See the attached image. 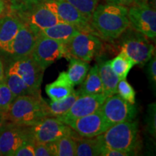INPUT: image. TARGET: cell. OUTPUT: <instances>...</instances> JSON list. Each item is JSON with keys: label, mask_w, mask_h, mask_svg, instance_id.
<instances>
[{"label": "cell", "mask_w": 156, "mask_h": 156, "mask_svg": "<svg viewBox=\"0 0 156 156\" xmlns=\"http://www.w3.org/2000/svg\"><path fill=\"white\" fill-rule=\"evenodd\" d=\"M128 8L125 6L106 3L97 5L90 20L98 37L112 41L122 36L130 26Z\"/></svg>", "instance_id": "1"}, {"label": "cell", "mask_w": 156, "mask_h": 156, "mask_svg": "<svg viewBox=\"0 0 156 156\" xmlns=\"http://www.w3.org/2000/svg\"><path fill=\"white\" fill-rule=\"evenodd\" d=\"M11 12L23 23L38 33L58 23H63L44 5L42 0H19L11 4Z\"/></svg>", "instance_id": "2"}, {"label": "cell", "mask_w": 156, "mask_h": 156, "mask_svg": "<svg viewBox=\"0 0 156 156\" xmlns=\"http://www.w3.org/2000/svg\"><path fill=\"white\" fill-rule=\"evenodd\" d=\"M45 106L41 95H21L15 98L4 116L9 122L32 126L46 116Z\"/></svg>", "instance_id": "3"}, {"label": "cell", "mask_w": 156, "mask_h": 156, "mask_svg": "<svg viewBox=\"0 0 156 156\" xmlns=\"http://www.w3.org/2000/svg\"><path fill=\"white\" fill-rule=\"evenodd\" d=\"M97 136L105 145L134 155L139 145L138 122L132 120L116 124Z\"/></svg>", "instance_id": "4"}, {"label": "cell", "mask_w": 156, "mask_h": 156, "mask_svg": "<svg viewBox=\"0 0 156 156\" xmlns=\"http://www.w3.org/2000/svg\"><path fill=\"white\" fill-rule=\"evenodd\" d=\"M67 58L75 57L90 62L102 48L98 37L85 32H80L64 44Z\"/></svg>", "instance_id": "5"}, {"label": "cell", "mask_w": 156, "mask_h": 156, "mask_svg": "<svg viewBox=\"0 0 156 156\" xmlns=\"http://www.w3.org/2000/svg\"><path fill=\"white\" fill-rule=\"evenodd\" d=\"M129 24L134 30L150 38L156 36L155 9L147 2H134L128 9Z\"/></svg>", "instance_id": "6"}, {"label": "cell", "mask_w": 156, "mask_h": 156, "mask_svg": "<svg viewBox=\"0 0 156 156\" xmlns=\"http://www.w3.org/2000/svg\"><path fill=\"white\" fill-rule=\"evenodd\" d=\"M99 111L110 126L121 122L134 120L137 114L134 104L124 101L117 94L107 97Z\"/></svg>", "instance_id": "7"}, {"label": "cell", "mask_w": 156, "mask_h": 156, "mask_svg": "<svg viewBox=\"0 0 156 156\" xmlns=\"http://www.w3.org/2000/svg\"><path fill=\"white\" fill-rule=\"evenodd\" d=\"M34 141L30 126L7 122L0 131V151L2 155L13 156L15 151L28 142Z\"/></svg>", "instance_id": "8"}, {"label": "cell", "mask_w": 156, "mask_h": 156, "mask_svg": "<svg viewBox=\"0 0 156 156\" xmlns=\"http://www.w3.org/2000/svg\"><path fill=\"white\" fill-rule=\"evenodd\" d=\"M31 56L43 69L62 57L67 58L64 44L38 34Z\"/></svg>", "instance_id": "9"}, {"label": "cell", "mask_w": 156, "mask_h": 156, "mask_svg": "<svg viewBox=\"0 0 156 156\" xmlns=\"http://www.w3.org/2000/svg\"><path fill=\"white\" fill-rule=\"evenodd\" d=\"M30 131L36 144L51 143L62 136L73 133L69 126L54 116H46L39 120L30 126Z\"/></svg>", "instance_id": "10"}, {"label": "cell", "mask_w": 156, "mask_h": 156, "mask_svg": "<svg viewBox=\"0 0 156 156\" xmlns=\"http://www.w3.org/2000/svg\"><path fill=\"white\" fill-rule=\"evenodd\" d=\"M42 2L62 22L75 25L82 32L89 33L97 36L90 20L67 2L64 0H42Z\"/></svg>", "instance_id": "11"}, {"label": "cell", "mask_w": 156, "mask_h": 156, "mask_svg": "<svg viewBox=\"0 0 156 156\" xmlns=\"http://www.w3.org/2000/svg\"><path fill=\"white\" fill-rule=\"evenodd\" d=\"M134 65H144L153 55L154 46L146 36L136 31L127 35L122 43V51Z\"/></svg>", "instance_id": "12"}, {"label": "cell", "mask_w": 156, "mask_h": 156, "mask_svg": "<svg viewBox=\"0 0 156 156\" xmlns=\"http://www.w3.org/2000/svg\"><path fill=\"white\" fill-rule=\"evenodd\" d=\"M9 69L18 74L33 91L40 94L44 69L38 65L31 55L13 61Z\"/></svg>", "instance_id": "13"}, {"label": "cell", "mask_w": 156, "mask_h": 156, "mask_svg": "<svg viewBox=\"0 0 156 156\" xmlns=\"http://www.w3.org/2000/svg\"><path fill=\"white\" fill-rule=\"evenodd\" d=\"M38 34L28 25L23 23L12 41L4 52L9 54L13 61L30 56L36 44Z\"/></svg>", "instance_id": "14"}, {"label": "cell", "mask_w": 156, "mask_h": 156, "mask_svg": "<svg viewBox=\"0 0 156 156\" xmlns=\"http://www.w3.org/2000/svg\"><path fill=\"white\" fill-rule=\"evenodd\" d=\"M106 98L104 94L80 95L67 113L56 118L67 125L70 122L97 112Z\"/></svg>", "instance_id": "15"}, {"label": "cell", "mask_w": 156, "mask_h": 156, "mask_svg": "<svg viewBox=\"0 0 156 156\" xmlns=\"http://www.w3.org/2000/svg\"><path fill=\"white\" fill-rule=\"evenodd\" d=\"M67 125L84 137H94L100 135L110 127L99 110L70 122Z\"/></svg>", "instance_id": "16"}, {"label": "cell", "mask_w": 156, "mask_h": 156, "mask_svg": "<svg viewBox=\"0 0 156 156\" xmlns=\"http://www.w3.org/2000/svg\"><path fill=\"white\" fill-rule=\"evenodd\" d=\"M22 25V21L11 11L0 17V51L4 52Z\"/></svg>", "instance_id": "17"}, {"label": "cell", "mask_w": 156, "mask_h": 156, "mask_svg": "<svg viewBox=\"0 0 156 156\" xmlns=\"http://www.w3.org/2000/svg\"><path fill=\"white\" fill-rule=\"evenodd\" d=\"M45 90L51 101H57L67 98L75 90L68 79L66 72H62L55 81L46 85Z\"/></svg>", "instance_id": "18"}, {"label": "cell", "mask_w": 156, "mask_h": 156, "mask_svg": "<svg viewBox=\"0 0 156 156\" xmlns=\"http://www.w3.org/2000/svg\"><path fill=\"white\" fill-rule=\"evenodd\" d=\"M82 31L75 25L66 23H58L38 32V34L65 44L70 38Z\"/></svg>", "instance_id": "19"}, {"label": "cell", "mask_w": 156, "mask_h": 156, "mask_svg": "<svg viewBox=\"0 0 156 156\" xmlns=\"http://www.w3.org/2000/svg\"><path fill=\"white\" fill-rule=\"evenodd\" d=\"M77 91L80 95L103 94V84L99 75L98 64L89 69L86 77L80 84V87Z\"/></svg>", "instance_id": "20"}, {"label": "cell", "mask_w": 156, "mask_h": 156, "mask_svg": "<svg viewBox=\"0 0 156 156\" xmlns=\"http://www.w3.org/2000/svg\"><path fill=\"white\" fill-rule=\"evenodd\" d=\"M98 66L103 84V94L107 97L116 94L117 84L120 80L111 67L110 60L105 62L99 61Z\"/></svg>", "instance_id": "21"}, {"label": "cell", "mask_w": 156, "mask_h": 156, "mask_svg": "<svg viewBox=\"0 0 156 156\" xmlns=\"http://www.w3.org/2000/svg\"><path fill=\"white\" fill-rule=\"evenodd\" d=\"M69 67L66 72L68 79L73 87L80 85L88 73L90 64L87 62L75 57H69Z\"/></svg>", "instance_id": "22"}, {"label": "cell", "mask_w": 156, "mask_h": 156, "mask_svg": "<svg viewBox=\"0 0 156 156\" xmlns=\"http://www.w3.org/2000/svg\"><path fill=\"white\" fill-rule=\"evenodd\" d=\"M73 136L75 141V155L98 156L101 155V142L98 136L94 137H77Z\"/></svg>", "instance_id": "23"}, {"label": "cell", "mask_w": 156, "mask_h": 156, "mask_svg": "<svg viewBox=\"0 0 156 156\" xmlns=\"http://www.w3.org/2000/svg\"><path fill=\"white\" fill-rule=\"evenodd\" d=\"M5 80L6 84L15 98L28 95H41L33 91L18 74L9 69V68L5 73Z\"/></svg>", "instance_id": "24"}, {"label": "cell", "mask_w": 156, "mask_h": 156, "mask_svg": "<svg viewBox=\"0 0 156 156\" xmlns=\"http://www.w3.org/2000/svg\"><path fill=\"white\" fill-rule=\"evenodd\" d=\"M80 96L77 90H74L69 95L62 100L57 101H51L47 103L46 101V116L58 117L67 113L73 106L76 99Z\"/></svg>", "instance_id": "25"}, {"label": "cell", "mask_w": 156, "mask_h": 156, "mask_svg": "<svg viewBox=\"0 0 156 156\" xmlns=\"http://www.w3.org/2000/svg\"><path fill=\"white\" fill-rule=\"evenodd\" d=\"M72 134H67L48 143L52 156H75V141Z\"/></svg>", "instance_id": "26"}, {"label": "cell", "mask_w": 156, "mask_h": 156, "mask_svg": "<svg viewBox=\"0 0 156 156\" xmlns=\"http://www.w3.org/2000/svg\"><path fill=\"white\" fill-rule=\"evenodd\" d=\"M110 64L113 71L119 80L126 79L129 71L134 65V62L122 51L114 58L110 60Z\"/></svg>", "instance_id": "27"}, {"label": "cell", "mask_w": 156, "mask_h": 156, "mask_svg": "<svg viewBox=\"0 0 156 156\" xmlns=\"http://www.w3.org/2000/svg\"><path fill=\"white\" fill-rule=\"evenodd\" d=\"M75 7L90 20L98 5V0H64Z\"/></svg>", "instance_id": "28"}, {"label": "cell", "mask_w": 156, "mask_h": 156, "mask_svg": "<svg viewBox=\"0 0 156 156\" xmlns=\"http://www.w3.org/2000/svg\"><path fill=\"white\" fill-rule=\"evenodd\" d=\"M116 94L132 104L135 103L136 93L132 85L126 80V79L120 80L117 84Z\"/></svg>", "instance_id": "29"}, {"label": "cell", "mask_w": 156, "mask_h": 156, "mask_svg": "<svg viewBox=\"0 0 156 156\" xmlns=\"http://www.w3.org/2000/svg\"><path fill=\"white\" fill-rule=\"evenodd\" d=\"M15 97L6 84L5 80L0 82V112L5 113Z\"/></svg>", "instance_id": "30"}, {"label": "cell", "mask_w": 156, "mask_h": 156, "mask_svg": "<svg viewBox=\"0 0 156 156\" xmlns=\"http://www.w3.org/2000/svg\"><path fill=\"white\" fill-rule=\"evenodd\" d=\"M156 106L155 103H151L148 105L147 111V116H146V126L147 131L153 136L156 134Z\"/></svg>", "instance_id": "31"}, {"label": "cell", "mask_w": 156, "mask_h": 156, "mask_svg": "<svg viewBox=\"0 0 156 156\" xmlns=\"http://www.w3.org/2000/svg\"><path fill=\"white\" fill-rule=\"evenodd\" d=\"M35 145L34 141L26 142L15 152L13 156H35Z\"/></svg>", "instance_id": "32"}, {"label": "cell", "mask_w": 156, "mask_h": 156, "mask_svg": "<svg viewBox=\"0 0 156 156\" xmlns=\"http://www.w3.org/2000/svg\"><path fill=\"white\" fill-rule=\"evenodd\" d=\"M146 73L147 75V78L150 83L153 85L154 90L155 89L156 84V58L155 56L150 58L146 69Z\"/></svg>", "instance_id": "33"}, {"label": "cell", "mask_w": 156, "mask_h": 156, "mask_svg": "<svg viewBox=\"0 0 156 156\" xmlns=\"http://www.w3.org/2000/svg\"><path fill=\"white\" fill-rule=\"evenodd\" d=\"M101 155L102 156H129L130 155V154L125 153V152L118 151V150H116V149H113V148H111L108 147V146L105 145L104 144H103L102 142H101Z\"/></svg>", "instance_id": "34"}, {"label": "cell", "mask_w": 156, "mask_h": 156, "mask_svg": "<svg viewBox=\"0 0 156 156\" xmlns=\"http://www.w3.org/2000/svg\"><path fill=\"white\" fill-rule=\"evenodd\" d=\"M35 156H52L48 144L36 143L35 145Z\"/></svg>", "instance_id": "35"}, {"label": "cell", "mask_w": 156, "mask_h": 156, "mask_svg": "<svg viewBox=\"0 0 156 156\" xmlns=\"http://www.w3.org/2000/svg\"><path fill=\"white\" fill-rule=\"evenodd\" d=\"M135 0H106V3L109 4H114L117 5L122 6H131L132 4L134 3Z\"/></svg>", "instance_id": "36"}, {"label": "cell", "mask_w": 156, "mask_h": 156, "mask_svg": "<svg viewBox=\"0 0 156 156\" xmlns=\"http://www.w3.org/2000/svg\"><path fill=\"white\" fill-rule=\"evenodd\" d=\"M5 73L4 69V66L2 62L0 60V82H2L5 80Z\"/></svg>", "instance_id": "37"}, {"label": "cell", "mask_w": 156, "mask_h": 156, "mask_svg": "<svg viewBox=\"0 0 156 156\" xmlns=\"http://www.w3.org/2000/svg\"><path fill=\"white\" fill-rule=\"evenodd\" d=\"M7 121L5 119V117L4 116L3 113L0 112V131L2 130V129L3 128V126H5Z\"/></svg>", "instance_id": "38"}, {"label": "cell", "mask_w": 156, "mask_h": 156, "mask_svg": "<svg viewBox=\"0 0 156 156\" xmlns=\"http://www.w3.org/2000/svg\"><path fill=\"white\" fill-rule=\"evenodd\" d=\"M6 9V3L4 0H0V17L3 15Z\"/></svg>", "instance_id": "39"}, {"label": "cell", "mask_w": 156, "mask_h": 156, "mask_svg": "<svg viewBox=\"0 0 156 156\" xmlns=\"http://www.w3.org/2000/svg\"><path fill=\"white\" fill-rule=\"evenodd\" d=\"M147 0H135L134 2H147Z\"/></svg>", "instance_id": "40"}, {"label": "cell", "mask_w": 156, "mask_h": 156, "mask_svg": "<svg viewBox=\"0 0 156 156\" xmlns=\"http://www.w3.org/2000/svg\"><path fill=\"white\" fill-rule=\"evenodd\" d=\"M9 1H10L11 4H13V3L16 2H17V1H19V0H9Z\"/></svg>", "instance_id": "41"}, {"label": "cell", "mask_w": 156, "mask_h": 156, "mask_svg": "<svg viewBox=\"0 0 156 156\" xmlns=\"http://www.w3.org/2000/svg\"><path fill=\"white\" fill-rule=\"evenodd\" d=\"M2 155V153H1V151H0V156Z\"/></svg>", "instance_id": "42"}]
</instances>
